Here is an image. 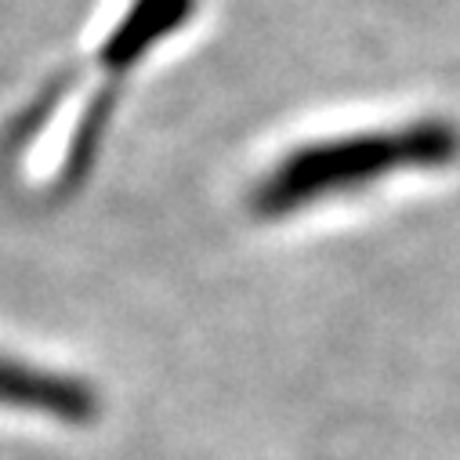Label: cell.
Segmentation results:
<instances>
[{"mask_svg":"<svg viewBox=\"0 0 460 460\" xmlns=\"http://www.w3.org/2000/svg\"><path fill=\"white\" fill-rule=\"evenodd\" d=\"M460 156V131L446 120H417L392 131H363L308 142L287 153L254 189L251 207L261 217H283L308 203L359 192L399 171H435Z\"/></svg>","mask_w":460,"mask_h":460,"instance_id":"1","label":"cell"},{"mask_svg":"<svg viewBox=\"0 0 460 460\" xmlns=\"http://www.w3.org/2000/svg\"><path fill=\"white\" fill-rule=\"evenodd\" d=\"M0 406L58 417L66 424H91L98 417V392L80 377L0 356Z\"/></svg>","mask_w":460,"mask_h":460,"instance_id":"2","label":"cell"},{"mask_svg":"<svg viewBox=\"0 0 460 460\" xmlns=\"http://www.w3.org/2000/svg\"><path fill=\"white\" fill-rule=\"evenodd\" d=\"M196 8V0H131V8L124 12V19L117 22L98 51L105 69H128L138 58H146L156 40H164L167 33H178L189 15Z\"/></svg>","mask_w":460,"mask_h":460,"instance_id":"3","label":"cell"}]
</instances>
